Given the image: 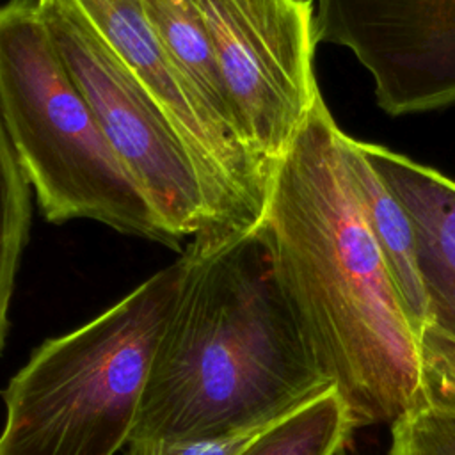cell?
<instances>
[{
    "instance_id": "6da1fadb",
    "label": "cell",
    "mask_w": 455,
    "mask_h": 455,
    "mask_svg": "<svg viewBox=\"0 0 455 455\" xmlns=\"http://www.w3.org/2000/svg\"><path fill=\"white\" fill-rule=\"evenodd\" d=\"M323 98L275 164L261 220L275 275L320 375L355 430L423 405L419 338L364 220Z\"/></svg>"
},
{
    "instance_id": "7a4b0ae2",
    "label": "cell",
    "mask_w": 455,
    "mask_h": 455,
    "mask_svg": "<svg viewBox=\"0 0 455 455\" xmlns=\"http://www.w3.org/2000/svg\"><path fill=\"white\" fill-rule=\"evenodd\" d=\"M158 338L130 441H188L265 428L331 384L279 286L261 224L194 236Z\"/></svg>"
},
{
    "instance_id": "3957f363",
    "label": "cell",
    "mask_w": 455,
    "mask_h": 455,
    "mask_svg": "<svg viewBox=\"0 0 455 455\" xmlns=\"http://www.w3.org/2000/svg\"><path fill=\"white\" fill-rule=\"evenodd\" d=\"M188 256L94 320L37 347L2 393L0 455H116L130 443Z\"/></svg>"
},
{
    "instance_id": "277c9868",
    "label": "cell",
    "mask_w": 455,
    "mask_h": 455,
    "mask_svg": "<svg viewBox=\"0 0 455 455\" xmlns=\"http://www.w3.org/2000/svg\"><path fill=\"white\" fill-rule=\"evenodd\" d=\"M0 119L46 220L89 219L178 247L108 144L37 0L0 4Z\"/></svg>"
},
{
    "instance_id": "5b68a950",
    "label": "cell",
    "mask_w": 455,
    "mask_h": 455,
    "mask_svg": "<svg viewBox=\"0 0 455 455\" xmlns=\"http://www.w3.org/2000/svg\"><path fill=\"white\" fill-rule=\"evenodd\" d=\"M37 4L66 68L160 224L176 243L208 233L199 171L160 107L78 11L62 0Z\"/></svg>"
},
{
    "instance_id": "8992f818",
    "label": "cell",
    "mask_w": 455,
    "mask_h": 455,
    "mask_svg": "<svg viewBox=\"0 0 455 455\" xmlns=\"http://www.w3.org/2000/svg\"><path fill=\"white\" fill-rule=\"evenodd\" d=\"M235 130L267 165L286 153L322 96L311 0H196Z\"/></svg>"
},
{
    "instance_id": "52a82bcc",
    "label": "cell",
    "mask_w": 455,
    "mask_h": 455,
    "mask_svg": "<svg viewBox=\"0 0 455 455\" xmlns=\"http://www.w3.org/2000/svg\"><path fill=\"white\" fill-rule=\"evenodd\" d=\"M62 2L100 34L187 146L212 215L210 231L197 236H224L258 228L275 165L254 158L242 142L219 132L203 116L148 23L140 0Z\"/></svg>"
},
{
    "instance_id": "ba28073f",
    "label": "cell",
    "mask_w": 455,
    "mask_h": 455,
    "mask_svg": "<svg viewBox=\"0 0 455 455\" xmlns=\"http://www.w3.org/2000/svg\"><path fill=\"white\" fill-rule=\"evenodd\" d=\"M315 30L355 55L386 114L455 103V0H316Z\"/></svg>"
},
{
    "instance_id": "9c48e42d",
    "label": "cell",
    "mask_w": 455,
    "mask_h": 455,
    "mask_svg": "<svg viewBox=\"0 0 455 455\" xmlns=\"http://www.w3.org/2000/svg\"><path fill=\"white\" fill-rule=\"evenodd\" d=\"M357 146L414 222L428 323L455 338V181L389 148Z\"/></svg>"
},
{
    "instance_id": "30bf717a",
    "label": "cell",
    "mask_w": 455,
    "mask_h": 455,
    "mask_svg": "<svg viewBox=\"0 0 455 455\" xmlns=\"http://www.w3.org/2000/svg\"><path fill=\"white\" fill-rule=\"evenodd\" d=\"M343 146L364 220L382 254L405 315L419 338L428 323V309L418 267L414 222L402 201L364 158L357 140L345 133Z\"/></svg>"
},
{
    "instance_id": "8fae6325",
    "label": "cell",
    "mask_w": 455,
    "mask_h": 455,
    "mask_svg": "<svg viewBox=\"0 0 455 455\" xmlns=\"http://www.w3.org/2000/svg\"><path fill=\"white\" fill-rule=\"evenodd\" d=\"M140 5L197 108L219 132L242 142L233 124L215 52L197 2L140 0Z\"/></svg>"
},
{
    "instance_id": "7c38bea8",
    "label": "cell",
    "mask_w": 455,
    "mask_h": 455,
    "mask_svg": "<svg viewBox=\"0 0 455 455\" xmlns=\"http://www.w3.org/2000/svg\"><path fill=\"white\" fill-rule=\"evenodd\" d=\"M355 427L331 386L263 428L238 455H341Z\"/></svg>"
},
{
    "instance_id": "4fadbf2b",
    "label": "cell",
    "mask_w": 455,
    "mask_h": 455,
    "mask_svg": "<svg viewBox=\"0 0 455 455\" xmlns=\"http://www.w3.org/2000/svg\"><path fill=\"white\" fill-rule=\"evenodd\" d=\"M30 220V185L0 119V352L9 327V304Z\"/></svg>"
},
{
    "instance_id": "5bb4252c",
    "label": "cell",
    "mask_w": 455,
    "mask_h": 455,
    "mask_svg": "<svg viewBox=\"0 0 455 455\" xmlns=\"http://www.w3.org/2000/svg\"><path fill=\"white\" fill-rule=\"evenodd\" d=\"M389 455H455V411L421 405L393 423Z\"/></svg>"
},
{
    "instance_id": "9a60e30c",
    "label": "cell",
    "mask_w": 455,
    "mask_h": 455,
    "mask_svg": "<svg viewBox=\"0 0 455 455\" xmlns=\"http://www.w3.org/2000/svg\"><path fill=\"white\" fill-rule=\"evenodd\" d=\"M423 405L455 411V338L428 323L419 336Z\"/></svg>"
},
{
    "instance_id": "2e32d148",
    "label": "cell",
    "mask_w": 455,
    "mask_h": 455,
    "mask_svg": "<svg viewBox=\"0 0 455 455\" xmlns=\"http://www.w3.org/2000/svg\"><path fill=\"white\" fill-rule=\"evenodd\" d=\"M261 430L188 441H130L126 455H238Z\"/></svg>"
}]
</instances>
